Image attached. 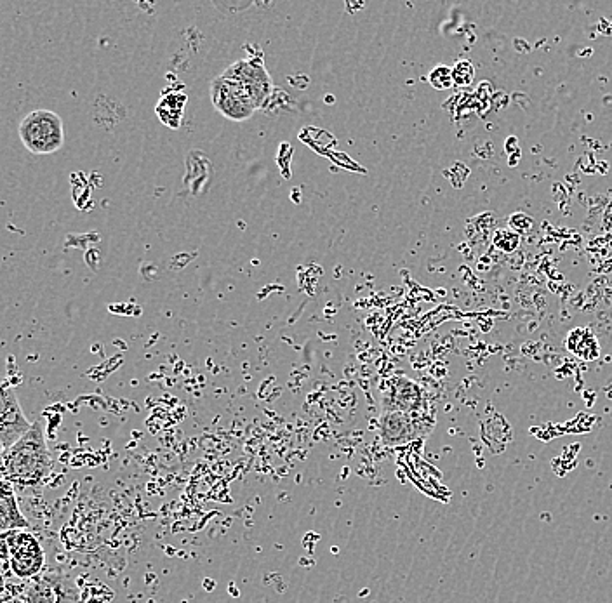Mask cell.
I'll list each match as a JSON object with an SVG mask.
<instances>
[{
    "label": "cell",
    "mask_w": 612,
    "mask_h": 603,
    "mask_svg": "<svg viewBox=\"0 0 612 603\" xmlns=\"http://www.w3.org/2000/svg\"><path fill=\"white\" fill-rule=\"evenodd\" d=\"M51 452L40 421L4 451L0 458L2 478L18 487H37L51 473Z\"/></svg>",
    "instance_id": "cell-1"
},
{
    "label": "cell",
    "mask_w": 612,
    "mask_h": 603,
    "mask_svg": "<svg viewBox=\"0 0 612 603\" xmlns=\"http://www.w3.org/2000/svg\"><path fill=\"white\" fill-rule=\"evenodd\" d=\"M21 143L34 155H51L65 145V126L58 113L35 110L18 127Z\"/></svg>",
    "instance_id": "cell-2"
},
{
    "label": "cell",
    "mask_w": 612,
    "mask_h": 603,
    "mask_svg": "<svg viewBox=\"0 0 612 603\" xmlns=\"http://www.w3.org/2000/svg\"><path fill=\"white\" fill-rule=\"evenodd\" d=\"M0 562L11 565L16 576L34 579L44 567V551L30 532H4L0 534Z\"/></svg>",
    "instance_id": "cell-3"
},
{
    "label": "cell",
    "mask_w": 612,
    "mask_h": 603,
    "mask_svg": "<svg viewBox=\"0 0 612 603\" xmlns=\"http://www.w3.org/2000/svg\"><path fill=\"white\" fill-rule=\"evenodd\" d=\"M211 101L223 117L235 122L251 119L258 110L246 87L227 72L221 73L220 77L211 82Z\"/></svg>",
    "instance_id": "cell-4"
},
{
    "label": "cell",
    "mask_w": 612,
    "mask_h": 603,
    "mask_svg": "<svg viewBox=\"0 0 612 603\" xmlns=\"http://www.w3.org/2000/svg\"><path fill=\"white\" fill-rule=\"evenodd\" d=\"M30 428L32 423L21 409L13 386L7 379L0 378V442L4 449L16 444Z\"/></svg>",
    "instance_id": "cell-5"
},
{
    "label": "cell",
    "mask_w": 612,
    "mask_h": 603,
    "mask_svg": "<svg viewBox=\"0 0 612 603\" xmlns=\"http://www.w3.org/2000/svg\"><path fill=\"white\" fill-rule=\"evenodd\" d=\"M225 72L246 87V91L253 98L256 107H263L265 101L270 98L273 91V82L260 56L237 61V63H233L232 67H228Z\"/></svg>",
    "instance_id": "cell-6"
},
{
    "label": "cell",
    "mask_w": 612,
    "mask_h": 603,
    "mask_svg": "<svg viewBox=\"0 0 612 603\" xmlns=\"http://www.w3.org/2000/svg\"><path fill=\"white\" fill-rule=\"evenodd\" d=\"M380 435L385 445L407 444L418 437L413 418L406 412L385 411L380 419Z\"/></svg>",
    "instance_id": "cell-7"
},
{
    "label": "cell",
    "mask_w": 612,
    "mask_h": 603,
    "mask_svg": "<svg viewBox=\"0 0 612 603\" xmlns=\"http://www.w3.org/2000/svg\"><path fill=\"white\" fill-rule=\"evenodd\" d=\"M27 529H30V522L21 511L14 485L0 477V534Z\"/></svg>",
    "instance_id": "cell-8"
},
{
    "label": "cell",
    "mask_w": 612,
    "mask_h": 603,
    "mask_svg": "<svg viewBox=\"0 0 612 603\" xmlns=\"http://www.w3.org/2000/svg\"><path fill=\"white\" fill-rule=\"evenodd\" d=\"M566 346L569 352L574 353L576 357L586 362H592L595 358H599L600 345L595 334L586 327H578L567 334Z\"/></svg>",
    "instance_id": "cell-9"
},
{
    "label": "cell",
    "mask_w": 612,
    "mask_h": 603,
    "mask_svg": "<svg viewBox=\"0 0 612 603\" xmlns=\"http://www.w3.org/2000/svg\"><path fill=\"white\" fill-rule=\"evenodd\" d=\"M187 105V96L183 93L164 94L157 105L159 119L171 129H178L183 119V110Z\"/></svg>",
    "instance_id": "cell-10"
},
{
    "label": "cell",
    "mask_w": 612,
    "mask_h": 603,
    "mask_svg": "<svg viewBox=\"0 0 612 603\" xmlns=\"http://www.w3.org/2000/svg\"><path fill=\"white\" fill-rule=\"evenodd\" d=\"M421 405V390L414 383H406V388L400 386L390 391L386 411L409 412L416 411Z\"/></svg>",
    "instance_id": "cell-11"
},
{
    "label": "cell",
    "mask_w": 612,
    "mask_h": 603,
    "mask_svg": "<svg viewBox=\"0 0 612 603\" xmlns=\"http://www.w3.org/2000/svg\"><path fill=\"white\" fill-rule=\"evenodd\" d=\"M56 577L58 572H46L32 579L27 588V603H56Z\"/></svg>",
    "instance_id": "cell-12"
},
{
    "label": "cell",
    "mask_w": 612,
    "mask_h": 603,
    "mask_svg": "<svg viewBox=\"0 0 612 603\" xmlns=\"http://www.w3.org/2000/svg\"><path fill=\"white\" fill-rule=\"evenodd\" d=\"M56 603H79L77 586L61 572L56 577Z\"/></svg>",
    "instance_id": "cell-13"
},
{
    "label": "cell",
    "mask_w": 612,
    "mask_h": 603,
    "mask_svg": "<svg viewBox=\"0 0 612 603\" xmlns=\"http://www.w3.org/2000/svg\"><path fill=\"white\" fill-rule=\"evenodd\" d=\"M428 82L435 89H439V91L451 89L454 86L453 68L446 67V65H439V67L433 68L430 75H428Z\"/></svg>",
    "instance_id": "cell-14"
},
{
    "label": "cell",
    "mask_w": 612,
    "mask_h": 603,
    "mask_svg": "<svg viewBox=\"0 0 612 603\" xmlns=\"http://www.w3.org/2000/svg\"><path fill=\"white\" fill-rule=\"evenodd\" d=\"M494 246L503 252L517 251L520 246V235L513 230H498L494 235Z\"/></svg>",
    "instance_id": "cell-15"
},
{
    "label": "cell",
    "mask_w": 612,
    "mask_h": 603,
    "mask_svg": "<svg viewBox=\"0 0 612 603\" xmlns=\"http://www.w3.org/2000/svg\"><path fill=\"white\" fill-rule=\"evenodd\" d=\"M475 77V68L470 61L461 60L453 67L454 86H470Z\"/></svg>",
    "instance_id": "cell-16"
},
{
    "label": "cell",
    "mask_w": 612,
    "mask_h": 603,
    "mask_svg": "<svg viewBox=\"0 0 612 603\" xmlns=\"http://www.w3.org/2000/svg\"><path fill=\"white\" fill-rule=\"evenodd\" d=\"M508 225L515 233H526L533 228L534 219L524 213H515L508 219Z\"/></svg>",
    "instance_id": "cell-17"
},
{
    "label": "cell",
    "mask_w": 612,
    "mask_h": 603,
    "mask_svg": "<svg viewBox=\"0 0 612 603\" xmlns=\"http://www.w3.org/2000/svg\"><path fill=\"white\" fill-rule=\"evenodd\" d=\"M4 451H6V449H4V445H2V442H0V458H2V454H4Z\"/></svg>",
    "instance_id": "cell-18"
}]
</instances>
